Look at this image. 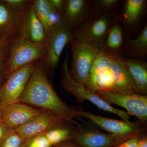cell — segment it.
<instances>
[{
	"instance_id": "obj_23",
	"label": "cell",
	"mask_w": 147,
	"mask_h": 147,
	"mask_svg": "<svg viewBox=\"0 0 147 147\" xmlns=\"http://www.w3.org/2000/svg\"><path fill=\"white\" fill-rule=\"evenodd\" d=\"M120 1L119 0H100L92 2L89 17L86 22H90L110 11Z\"/></svg>"
},
{
	"instance_id": "obj_32",
	"label": "cell",
	"mask_w": 147,
	"mask_h": 147,
	"mask_svg": "<svg viewBox=\"0 0 147 147\" xmlns=\"http://www.w3.org/2000/svg\"><path fill=\"white\" fill-rule=\"evenodd\" d=\"M138 145L139 147H147V135L143 134L138 137Z\"/></svg>"
},
{
	"instance_id": "obj_18",
	"label": "cell",
	"mask_w": 147,
	"mask_h": 147,
	"mask_svg": "<svg viewBox=\"0 0 147 147\" xmlns=\"http://www.w3.org/2000/svg\"><path fill=\"white\" fill-rule=\"evenodd\" d=\"M124 42L123 33L119 24L115 22L107 35L105 40V50L113 55H120Z\"/></svg>"
},
{
	"instance_id": "obj_12",
	"label": "cell",
	"mask_w": 147,
	"mask_h": 147,
	"mask_svg": "<svg viewBox=\"0 0 147 147\" xmlns=\"http://www.w3.org/2000/svg\"><path fill=\"white\" fill-rule=\"evenodd\" d=\"M92 2L88 0H65L61 16L63 23L72 33L88 19Z\"/></svg>"
},
{
	"instance_id": "obj_15",
	"label": "cell",
	"mask_w": 147,
	"mask_h": 147,
	"mask_svg": "<svg viewBox=\"0 0 147 147\" xmlns=\"http://www.w3.org/2000/svg\"><path fill=\"white\" fill-rule=\"evenodd\" d=\"M32 1L21 15L18 36L34 43H43L46 38L45 28L35 12Z\"/></svg>"
},
{
	"instance_id": "obj_27",
	"label": "cell",
	"mask_w": 147,
	"mask_h": 147,
	"mask_svg": "<svg viewBox=\"0 0 147 147\" xmlns=\"http://www.w3.org/2000/svg\"><path fill=\"white\" fill-rule=\"evenodd\" d=\"M11 40L0 39V58L4 61L7 60L8 50Z\"/></svg>"
},
{
	"instance_id": "obj_10",
	"label": "cell",
	"mask_w": 147,
	"mask_h": 147,
	"mask_svg": "<svg viewBox=\"0 0 147 147\" xmlns=\"http://www.w3.org/2000/svg\"><path fill=\"white\" fill-rule=\"evenodd\" d=\"M96 94L110 105L115 104L124 108L129 115L136 117L139 121L147 126V95L119 94L110 92H99Z\"/></svg>"
},
{
	"instance_id": "obj_25",
	"label": "cell",
	"mask_w": 147,
	"mask_h": 147,
	"mask_svg": "<svg viewBox=\"0 0 147 147\" xmlns=\"http://www.w3.org/2000/svg\"><path fill=\"white\" fill-rule=\"evenodd\" d=\"M52 147L44 133L26 140L23 147Z\"/></svg>"
},
{
	"instance_id": "obj_24",
	"label": "cell",
	"mask_w": 147,
	"mask_h": 147,
	"mask_svg": "<svg viewBox=\"0 0 147 147\" xmlns=\"http://www.w3.org/2000/svg\"><path fill=\"white\" fill-rule=\"evenodd\" d=\"M25 141L15 130L11 129L0 144V147H23Z\"/></svg>"
},
{
	"instance_id": "obj_1",
	"label": "cell",
	"mask_w": 147,
	"mask_h": 147,
	"mask_svg": "<svg viewBox=\"0 0 147 147\" xmlns=\"http://www.w3.org/2000/svg\"><path fill=\"white\" fill-rule=\"evenodd\" d=\"M86 88L94 93L139 94L125 68L122 58L100 49L94 62Z\"/></svg>"
},
{
	"instance_id": "obj_29",
	"label": "cell",
	"mask_w": 147,
	"mask_h": 147,
	"mask_svg": "<svg viewBox=\"0 0 147 147\" xmlns=\"http://www.w3.org/2000/svg\"><path fill=\"white\" fill-rule=\"evenodd\" d=\"M49 2L53 9L61 15L65 0H49Z\"/></svg>"
},
{
	"instance_id": "obj_22",
	"label": "cell",
	"mask_w": 147,
	"mask_h": 147,
	"mask_svg": "<svg viewBox=\"0 0 147 147\" xmlns=\"http://www.w3.org/2000/svg\"><path fill=\"white\" fill-rule=\"evenodd\" d=\"M146 1L145 0H127L125 2L123 15L127 24L132 25L138 21Z\"/></svg>"
},
{
	"instance_id": "obj_8",
	"label": "cell",
	"mask_w": 147,
	"mask_h": 147,
	"mask_svg": "<svg viewBox=\"0 0 147 147\" xmlns=\"http://www.w3.org/2000/svg\"><path fill=\"white\" fill-rule=\"evenodd\" d=\"M112 22L110 15L106 13L102 14L82 25L72 33V39L76 42L92 45L100 50L105 49L106 37L113 25H111Z\"/></svg>"
},
{
	"instance_id": "obj_19",
	"label": "cell",
	"mask_w": 147,
	"mask_h": 147,
	"mask_svg": "<svg viewBox=\"0 0 147 147\" xmlns=\"http://www.w3.org/2000/svg\"><path fill=\"white\" fill-rule=\"evenodd\" d=\"M125 49L129 55L133 57H142L147 54V26H145L139 36L132 39L125 38Z\"/></svg>"
},
{
	"instance_id": "obj_2",
	"label": "cell",
	"mask_w": 147,
	"mask_h": 147,
	"mask_svg": "<svg viewBox=\"0 0 147 147\" xmlns=\"http://www.w3.org/2000/svg\"><path fill=\"white\" fill-rule=\"evenodd\" d=\"M18 102L48 111L69 121L78 118L80 107L66 104L58 96L50 83L42 62H36L34 71Z\"/></svg>"
},
{
	"instance_id": "obj_28",
	"label": "cell",
	"mask_w": 147,
	"mask_h": 147,
	"mask_svg": "<svg viewBox=\"0 0 147 147\" xmlns=\"http://www.w3.org/2000/svg\"><path fill=\"white\" fill-rule=\"evenodd\" d=\"M138 137L139 136L132 137L114 147H139Z\"/></svg>"
},
{
	"instance_id": "obj_16",
	"label": "cell",
	"mask_w": 147,
	"mask_h": 147,
	"mask_svg": "<svg viewBox=\"0 0 147 147\" xmlns=\"http://www.w3.org/2000/svg\"><path fill=\"white\" fill-rule=\"evenodd\" d=\"M22 13L0 1V39L11 40L18 36Z\"/></svg>"
},
{
	"instance_id": "obj_33",
	"label": "cell",
	"mask_w": 147,
	"mask_h": 147,
	"mask_svg": "<svg viewBox=\"0 0 147 147\" xmlns=\"http://www.w3.org/2000/svg\"><path fill=\"white\" fill-rule=\"evenodd\" d=\"M53 147H78L71 140H67Z\"/></svg>"
},
{
	"instance_id": "obj_31",
	"label": "cell",
	"mask_w": 147,
	"mask_h": 147,
	"mask_svg": "<svg viewBox=\"0 0 147 147\" xmlns=\"http://www.w3.org/2000/svg\"><path fill=\"white\" fill-rule=\"evenodd\" d=\"M10 129L2 121H0V144L6 137Z\"/></svg>"
},
{
	"instance_id": "obj_5",
	"label": "cell",
	"mask_w": 147,
	"mask_h": 147,
	"mask_svg": "<svg viewBox=\"0 0 147 147\" xmlns=\"http://www.w3.org/2000/svg\"><path fill=\"white\" fill-rule=\"evenodd\" d=\"M72 40V33L62 21L50 31L45 40L46 52L41 61L48 77L52 81L66 45Z\"/></svg>"
},
{
	"instance_id": "obj_26",
	"label": "cell",
	"mask_w": 147,
	"mask_h": 147,
	"mask_svg": "<svg viewBox=\"0 0 147 147\" xmlns=\"http://www.w3.org/2000/svg\"><path fill=\"white\" fill-rule=\"evenodd\" d=\"M4 2L12 9L19 13H22L31 1L27 0H4Z\"/></svg>"
},
{
	"instance_id": "obj_4",
	"label": "cell",
	"mask_w": 147,
	"mask_h": 147,
	"mask_svg": "<svg viewBox=\"0 0 147 147\" xmlns=\"http://www.w3.org/2000/svg\"><path fill=\"white\" fill-rule=\"evenodd\" d=\"M60 81L63 88L73 95L80 103H82L85 100H88L100 110L115 114L123 120L129 121V115L126 112L113 107L96 94L74 80L69 68L68 52L67 53L65 59L62 65Z\"/></svg>"
},
{
	"instance_id": "obj_6",
	"label": "cell",
	"mask_w": 147,
	"mask_h": 147,
	"mask_svg": "<svg viewBox=\"0 0 147 147\" xmlns=\"http://www.w3.org/2000/svg\"><path fill=\"white\" fill-rule=\"evenodd\" d=\"M77 116L78 117H82L88 119L99 128L124 141L135 136L147 134V126L139 120L130 122L105 117L84 111L83 108L78 111Z\"/></svg>"
},
{
	"instance_id": "obj_7",
	"label": "cell",
	"mask_w": 147,
	"mask_h": 147,
	"mask_svg": "<svg viewBox=\"0 0 147 147\" xmlns=\"http://www.w3.org/2000/svg\"><path fill=\"white\" fill-rule=\"evenodd\" d=\"M70 43L72 62L69 72L74 81L86 88L92 66L100 49L73 39Z\"/></svg>"
},
{
	"instance_id": "obj_21",
	"label": "cell",
	"mask_w": 147,
	"mask_h": 147,
	"mask_svg": "<svg viewBox=\"0 0 147 147\" xmlns=\"http://www.w3.org/2000/svg\"><path fill=\"white\" fill-rule=\"evenodd\" d=\"M32 2L37 16L44 27L47 36L52 30L51 21L54 9L49 0H35Z\"/></svg>"
},
{
	"instance_id": "obj_34",
	"label": "cell",
	"mask_w": 147,
	"mask_h": 147,
	"mask_svg": "<svg viewBox=\"0 0 147 147\" xmlns=\"http://www.w3.org/2000/svg\"><path fill=\"white\" fill-rule=\"evenodd\" d=\"M5 108L2 102L0 99V121L2 119L3 116Z\"/></svg>"
},
{
	"instance_id": "obj_17",
	"label": "cell",
	"mask_w": 147,
	"mask_h": 147,
	"mask_svg": "<svg viewBox=\"0 0 147 147\" xmlns=\"http://www.w3.org/2000/svg\"><path fill=\"white\" fill-rule=\"evenodd\" d=\"M123 61L130 79L139 94L147 95V65L144 61L122 58Z\"/></svg>"
},
{
	"instance_id": "obj_30",
	"label": "cell",
	"mask_w": 147,
	"mask_h": 147,
	"mask_svg": "<svg viewBox=\"0 0 147 147\" xmlns=\"http://www.w3.org/2000/svg\"><path fill=\"white\" fill-rule=\"evenodd\" d=\"M7 75L6 72L5 63L0 58V88L6 80Z\"/></svg>"
},
{
	"instance_id": "obj_9",
	"label": "cell",
	"mask_w": 147,
	"mask_h": 147,
	"mask_svg": "<svg viewBox=\"0 0 147 147\" xmlns=\"http://www.w3.org/2000/svg\"><path fill=\"white\" fill-rule=\"evenodd\" d=\"M37 61L24 66L7 76L0 88V99L5 107L19 102L34 71Z\"/></svg>"
},
{
	"instance_id": "obj_20",
	"label": "cell",
	"mask_w": 147,
	"mask_h": 147,
	"mask_svg": "<svg viewBox=\"0 0 147 147\" xmlns=\"http://www.w3.org/2000/svg\"><path fill=\"white\" fill-rule=\"evenodd\" d=\"M74 121L55 127L44 133L52 146L71 139Z\"/></svg>"
},
{
	"instance_id": "obj_11",
	"label": "cell",
	"mask_w": 147,
	"mask_h": 147,
	"mask_svg": "<svg viewBox=\"0 0 147 147\" xmlns=\"http://www.w3.org/2000/svg\"><path fill=\"white\" fill-rule=\"evenodd\" d=\"M75 123L70 140L78 147H114L125 141L114 134Z\"/></svg>"
},
{
	"instance_id": "obj_14",
	"label": "cell",
	"mask_w": 147,
	"mask_h": 147,
	"mask_svg": "<svg viewBox=\"0 0 147 147\" xmlns=\"http://www.w3.org/2000/svg\"><path fill=\"white\" fill-rule=\"evenodd\" d=\"M45 110L18 102L6 106L2 121L10 129H16L28 123Z\"/></svg>"
},
{
	"instance_id": "obj_13",
	"label": "cell",
	"mask_w": 147,
	"mask_h": 147,
	"mask_svg": "<svg viewBox=\"0 0 147 147\" xmlns=\"http://www.w3.org/2000/svg\"><path fill=\"white\" fill-rule=\"evenodd\" d=\"M74 121H69L61 117L45 111L28 123L13 130L26 140L45 133L55 127Z\"/></svg>"
},
{
	"instance_id": "obj_3",
	"label": "cell",
	"mask_w": 147,
	"mask_h": 147,
	"mask_svg": "<svg viewBox=\"0 0 147 147\" xmlns=\"http://www.w3.org/2000/svg\"><path fill=\"white\" fill-rule=\"evenodd\" d=\"M45 52V42L34 43L24 37L18 36L11 40L9 47L8 58L5 64L7 76L31 63L42 61Z\"/></svg>"
}]
</instances>
